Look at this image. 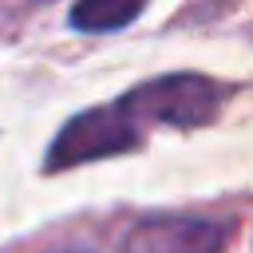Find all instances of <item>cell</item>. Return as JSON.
Returning a JSON list of instances; mask_svg holds the SVG:
<instances>
[{
    "label": "cell",
    "mask_w": 253,
    "mask_h": 253,
    "mask_svg": "<svg viewBox=\"0 0 253 253\" xmlns=\"http://www.w3.org/2000/svg\"><path fill=\"white\" fill-rule=\"evenodd\" d=\"M217 103H221L217 83H210L202 75H166V79H154V83H146L123 99L126 115L138 126L142 123L202 126L217 115Z\"/></svg>",
    "instance_id": "6da1fadb"
},
{
    "label": "cell",
    "mask_w": 253,
    "mask_h": 253,
    "mask_svg": "<svg viewBox=\"0 0 253 253\" xmlns=\"http://www.w3.org/2000/svg\"><path fill=\"white\" fill-rule=\"evenodd\" d=\"M138 142V123L126 115L123 103L115 107H95L79 119H71L63 126V134L55 138L51 154H47V166L59 170V166H75V162H87V158H103V154H119L126 146Z\"/></svg>",
    "instance_id": "7a4b0ae2"
},
{
    "label": "cell",
    "mask_w": 253,
    "mask_h": 253,
    "mask_svg": "<svg viewBox=\"0 0 253 253\" xmlns=\"http://www.w3.org/2000/svg\"><path fill=\"white\" fill-rule=\"evenodd\" d=\"M233 237L229 221L213 217H158L142 221L126 237V253H225Z\"/></svg>",
    "instance_id": "3957f363"
},
{
    "label": "cell",
    "mask_w": 253,
    "mask_h": 253,
    "mask_svg": "<svg viewBox=\"0 0 253 253\" xmlns=\"http://www.w3.org/2000/svg\"><path fill=\"white\" fill-rule=\"evenodd\" d=\"M142 8L146 0H79L71 8V24L79 32H115L126 28Z\"/></svg>",
    "instance_id": "277c9868"
},
{
    "label": "cell",
    "mask_w": 253,
    "mask_h": 253,
    "mask_svg": "<svg viewBox=\"0 0 253 253\" xmlns=\"http://www.w3.org/2000/svg\"><path fill=\"white\" fill-rule=\"evenodd\" d=\"M63 253H75V249H63Z\"/></svg>",
    "instance_id": "5b68a950"
}]
</instances>
